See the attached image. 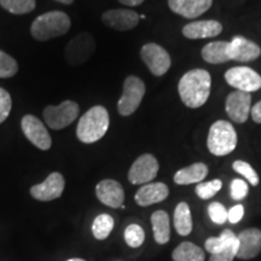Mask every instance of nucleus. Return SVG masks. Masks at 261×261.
<instances>
[{
	"mask_svg": "<svg viewBox=\"0 0 261 261\" xmlns=\"http://www.w3.org/2000/svg\"><path fill=\"white\" fill-rule=\"evenodd\" d=\"M244 215V207L242 204H237L234 207L231 208L230 211H227V220L231 224H237L238 221L243 218Z\"/></svg>",
	"mask_w": 261,
	"mask_h": 261,
	"instance_id": "nucleus-37",
	"label": "nucleus"
},
{
	"mask_svg": "<svg viewBox=\"0 0 261 261\" xmlns=\"http://www.w3.org/2000/svg\"><path fill=\"white\" fill-rule=\"evenodd\" d=\"M238 252L237 257L241 260H249L261 252V230L247 228L237 236Z\"/></svg>",
	"mask_w": 261,
	"mask_h": 261,
	"instance_id": "nucleus-16",
	"label": "nucleus"
},
{
	"mask_svg": "<svg viewBox=\"0 0 261 261\" xmlns=\"http://www.w3.org/2000/svg\"><path fill=\"white\" fill-rule=\"evenodd\" d=\"M140 57L146 64V67L149 68V70L156 76L166 74L171 68L172 61L168 52L154 42H149L142 47Z\"/></svg>",
	"mask_w": 261,
	"mask_h": 261,
	"instance_id": "nucleus-9",
	"label": "nucleus"
},
{
	"mask_svg": "<svg viewBox=\"0 0 261 261\" xmlns=\"http://www.w3.org/2000/svg\"><path fill=\"white\" fill-rule=\"evenodd\" d=\"M145 232L138 224H130L125 230V241L129 247L138 248L144 243Z\"/></svg>",
	"mask_w": 261,
	"mask_h": 261,
	"instance_id": "nucleus-29",
	"label": "nucleus"
},
{
	"mask_svg": "<svg viewBox=\"0 0 261 261\" xmlns=\"http://www.w3.org/2000/svg\"><path fill=\"white\" fill-rule=\"evenodd\" d=\"M80 108L73 100H64L60 106H48L44 109V120L52 129H62L70 126L79 116Z\"/></svg>",
	"mask_w": 261,
	"mask_h": 261,
	"instance_id": "nucleus-6",
	"label": "nucleus"
},
{
	"mask_svg": "<svg viewBox=\"0 0 261 261\" xmlns=\"http://www.w3.org/2000/svg\"><path fill=\"white\" fill-rule=\"evenodd\" d=\"M159 172V162L151 154L139 156L133 162L128 172V180L135 185L154 180Z\"/></svg>",
	"mask_w": 261,
	"mask_h": 261,
	"instance_id": "nucleus-11",
	"label": "nucleus"
},
{
	"mask_svg": "<svg viewBox=\"0 0 261 261\" xmlns=\"http://www.w3.org/2000/svg\"><path fill=\"white\" fill-rule=\"evenodd\" d=\"M114 228V219L109 214H99L92 224V233L97 240L103 241L108 238Z\"/></svg>",
	"mask_w": 261,
	"mask_h": 261,
	"instance_id": "nucleus-26",
	"label": "nucleus"
},
{
	"mask_svg": "<svg viewBox=\"0 0 261 261\" xmlns=\"http://www.w3.org/2000/svg\"><path fill=\"white\" fill-rule=\"evenodd\" d=\"M223 187V182L219 179H214V180L200 182L196 187V194L202 200H210L213 196L217 195V192L220 190Z\"/></svg>",
	"mask_w": 261,
	"mask_h": 261,
	"instance_id": "nucleus-31",
	"label": "nucleus"
},
{
	"mask_svg": "<svg viewBox=\"0 0 261 261\" xmlns=\"http://www.w3.org/2000/svg\"><path fill=\"white\" fill-rule=\"evenodd\" d=\"M174 227L180 236H188L192 231V218L190 207L185 202H180L175 207Z\"/></svg>",
	"mask_w": 261,
	"mask_h": 261,
	"instance_id": "nucleus-25",
	"label": "nucleus"
},
{
	"mask_svg": "<svg viewBox=\"0 0 261 261\" xmlns=\"http://www.w3.org/2000/svg\"><path fill=\"white\" fill-rule=\"evenodd\" d=\"M202 248L191 242H182L173 250L172 259L174 261H204Z\"/></svg>",
	"mask_w": 261,
	"mask_h": 261,
	"instance_id": "nucleus-24",
	"label": "nucleus"
},
{
	"mask_svg": "<svg viewBox=\"0 0 261 261\" xmlns=\"http://www.w3.org/2000/svg\"><path fill=\"white\" fill-rule=\"evenodd\" d=\"M168 195L169 189L167 185L163 182H150V184H144L137 191L135 200L140 207H148L165 201Z\"/></svg>",
	"mask_w": 261,
	"mask_h": 261,
	"instance_id": "nucleus-17",
	"label": "nucleus"
},
{
	"mask_svg": "<svg viewBox=\"0 0 261 261\" xmlns=\"http://www.w3.org/2000/svg\"><path fill=\"white\" fill-rule=\"evenodd\" d=\"M94 50H96V41L92 35L90 33H81L71 39L65 46V61L71 67H77L89 61Z\"/></svg>",
	"mask_w": 261,
	"mask_h": 261,
	"instance_id": "nucleus-7",
	"label": "nucleus"
},
{
	"mask_svg": "<svg viewBox=\"0 0 261 261\" xmlns=\"http://www.w3.org/2000/svg\"><path fill=\"white\" fill-rule=\"evenodd\" d=\"M71 25L69 16L62 11H50L38 16L32 23L33 38L39 41L62 37L69 32Z\"/></svg>",
	"mask_w": 261,
	"mask_h": 261,
	"instance_id": "nucleus-3",
	"label": "nucleus"
},
{
	"mask_svg": "<svg viewBox=\"0 0 261 261\" xmlns=\"http://www.w3.org/2000/svg\"><path fill=\"white\" fill-rule=\"evenodd\" d=\"M213 0H168L169 9L185 18H196L208 11Z\"/></svg>",
	"mask_w": 261,
	"mask_h": 261,
	"instance_id": "nucleus-18",
	"label": "nucleus"
},
{
	"mask_svg": "<svg viewBox=\"0 0 261 261\" xmlns=\"http://www.w3.org/2000/svg\"><path fill=\"white\" fill-rule=\"evenodd\" d=\"M234 237H236V234H234L232 231L225 230L223 231V233H221L219 237H211L205 241V244H204L205 250L210 252L211 254L219 253L220 250H223Z\"/></svg>",
	"mask_w": 261,
	"mask_h": 261,
	"instance_id": "nucleus-28",
	"label": "nucleus"
},
{
	"mask_svg": "<svg viewBox=\"0 0 261 261\" xmlns=\"http://www.w3.org/2000/svg\"><path fill=\"white\" fill-rule=\"evenodd\" d=\"M232 167L238 174L243 175L253 187H256V185L259 184V175H257V173L254 171V168L249 165V163L238 160V161L233 162Z\"/></svg>",
	"mask_w": 261,
	"mask_h": 261,
	"instance_id": "nucleus-32",
	"label": "nucleus"
},
{
	"mask_svg": "<svg viewBox=\"0 0 261 261\" xmlns=\"http://www.w3.org/2000/svg\"><path fill=\"white\" fill-rule=\"evenodd\" d=\"M56 2L62 3V4H65V5H69L74 2V0H56Z\"/></svg>",
	"mask_w": 261,
	"mask_h": 261,
	"instance_id": "nucleus-40",
	"label": "nucleus"
},
{
	"mask_svg": "<svg viewBox=\"0 0 261 261\" xmlns=\"http://www.w3.org/2000/svg\"><path fill=\"white\" fill-rule=\"evenodd\" d=\"M12 102L11 96L8 91L0 87V123H3L8 119L11 112Z\"/></svg>",
	"mask_w": 261,
	"mask_h": 261,
	"instance_id": "nucleus-35",
	"label": "nucleus"
},
{
	"mask_svg": "<svg viewBox=\"0 0 261 261\" xmlns=\"http://www.w3.org/2000/svg\"><path fill=\"white\" fill-rule=\"evenodd\" d=\"M248 195V184L242 179H233L231 182V196L234 201H241Z\"/></svg>",
	"mask_w": 261,
	"mask_h": 261,
	"instance_id": "nucleus-36",
	"label": "nucleus"
},
{
	"mask_svg": "<svg viewBox=\"0 0 261 261\" xmlns=\"http://www.w3.org/2000/svg\"><path fill=\"white\" fill-rule=\"evenodd\" d=\"M0 5L10 14L24 15L35 9V0H0Z\"/></svg>",
	"mask_w": 261,
	"mask_h": 261,
	"instance_id": "nucleus-27",
	"label": "nucleus"
},
{
	"mask_svg": "<svg viewBox=\"0 0 261 261\" xmlns=\"http://www.w3.org/2000/svg\"><path fill=\"white\" fill-rule=\"evenodd\" d=\"M67 261H86V260L79 259V257H74V259H69V260H67Z\"/></svg>",
	"mask_w": 261,
	"mask_h": 261,
	"instance_id": "nucleus-41",
	"label": "nucleus"
},
{
	"mask_svg": "<svg viewBox=\"0 0 261 261\" xmlns=\"http://www.w3.org/2000/svg\"><path fill=\"white\" fill-rule=\"evenodd\" d=\"M226 83L237 91L252 93L261 89V76L248 67L231 68L225 74Z\"/></svg>",
	"mask_w": 261,
	"mask_h": 261,
	"instance_id": "nucleus-8",
	"label": "nucleus"
},
{
	"mask_svg": "<svg viewBox=\"0 0 261 261\" xmlns=\"http://www.w3.org/2000/svg\"><path fill=\"white\" fill-rule=\"evenodd\" d=\"M238 252V240L237 236L224 248L219 253L212 254L210 261H233Z\"/></svg>",
	"mask_w": 261,
	"mask_h": 261,
	"instance_id": "nucleus-33",
	"label": "nucleus"
},
{
	"mask_svg": "<svg viewBox=\"0 0 261 261\" xmlns=\"http://www.w3.org/2000/svg\"><path fill=\"white\" fill-rule=\"evenodd\" d=\"M102 21L107 27L115 31L126 32L136 28L139 22V15L132 10H109L102 15Z\"/></svg>",
	"mask_w": 261,
	"mask_h": 261,
	"instance_id": "nucleus-14",
	"label": "nucleus"
},
{
	"mask_svg": "<svg viewBox=\"0 0 261 261\" xmlns=\"http://www.w3.org/2000/svg\"><path fill=\"white\" fill-rule=\"evenodd\" d=\"M64 177L58 172L51 173L41 184L31 188V195L35 200L47 202L60 198L64 191Z\"/></svg>",
	"mask_w": 261,
	"mask_h": 261,
	"instance_id": "nucleus-13",
	"label": "nucleus"
},
{
	"mask_svg": "<svg viewBox=\"0 0 261 261\" xmlns=\"http://www.w3.org/2000/svg\"><path fill=\"white\" fill-rule=\"evenodd\" d=\"M231 60L237 62H252L261 55L260 47L255 42L243 37H234L228 47Z\"/></svg>",
	"mask_w": 261,
	"mask_h": 261,
	"instance_id": "nucleus-19",
	"label": "nucleus"
},
{
	"mask_svg": "<svg viewBox=\"0 0 261 261\" xmlns=\"http://www.w3.org/2000/svg\"><path fill=\"white\" fill-rule=\"evenodd\" d=\"M228 47H230V42L227 41L210 42L202 48V57L205 62L212 64L225 63V62L231 61Z\"/></svg>",
	"mask_w": 261,
	"mask_h": 261,
	"instance_id": "nucleus-22",
	"label": "nucleus"
},
{
	"mask_svg": "<svg viewBox=\"0 0 261 261\" xmlns=\"http://www.w3.org/2000/svg\"><path fill=\"white\" fill-rule=\"evenodd\" d=\"M237 145V133L232 123L219 120L211 126L208 133V150L215 156H225L232 152Z\"/></svg>",
	"mask_w": 261,
	"mask_h": 261,
	"instance_id": "nucleus-4",
	"label": "nucleus"
},
{
	"mask_svg": "<svg viewBox=\"0 0 261 261\" xmlns=\"http://www.w3.org/2000/svg\"><path fill=\"white\" fill-rule=\"evenodd\" d=\"M18 71V63L6 52L0 50V77L8 79L15 76Z\"/></svg>",
	"mask_w": 261,
	"mask_h": 261,
	"instance_id": "nucleus-30",
	"label": "nucleus"
},
{
	"mask_svg": "<svg viewBox=\"0 0 261 261\" xmlns=\"http://www.w3.org/2000/svg\"><path fill=\"white\" fill-rule=\"evenodd\" d=\"M145 94V84L139 77L130 76L127 77L123 83L122 96L117 103V110L120 115L129 116L138 109Z\"/></svg>",
	"mask_w": 261,
	"mask_h": 261,
	"instance_id": "nucleus-5",
	"label": "nucleus"
},
{
	"mask_svg": "<svg viewBox=\"0 0 261 261\" xmlns=\"http://www.w3.org/2000/svg\"><path fill=\"white\" fill-rule=\"evenodd\" d=\"M120 3L123 5H127V6H138L142 4L144 0H119Z\"/></svg>",
	"mask_w": 261,
	"mask_h": 261,
	"instance_id": "nucleus-39",
	"label": "nucleus"
},
{
	"mask_svg": "<svg viewBox=\"0 0 261 261\" xmlns=\"http://www.w3.org/2000/svg\"><path fill=\"white\" fill-rule=\"evenodd\" d=\"M208 167L202 162L194 163L189 167L181 168L174 174V182L178 185H189L200 182L207 177Z\"/></svg>",
	"mask_w": 261,
	"mask_h": 261,
	"instance_id": "nucleus-21",
	"label": "nucleus"
},
{
	"mask_svg": "<svg viewBox=\"0 0 261 261\" xmlns=\"http://www.w3.org/2000/svg\"><path fill=\"white\" fill-rule=\"evenodd\" d=\"M208 214L212 221L218 225H223L227 221V210L219 202H213L208 207Z\"/></svg>",
	"mask_w": 261,
	"mask_h": 261,
	"instance_id": "nucleus-34",
	"label": "nucleus"
},
{
	"mask_svg": "<svg viewBox=\"0 0 261 261\" xmlns=\"http://www.w3.org/2000/svg\"><path fill=\"white\" fill-rule=\"evenodd\" d=\"M252 117L254 122L261 123V100L252 108Z\"/></svg>",
	"mask_w": 261,
	"mask_h": 261,
	"instance_id": "nucleus-38",
	"label": "nucleus"
},
{
	"mask_svg": "<svg viewBox=\"0 0 261 261\" xmlns=\"http://www.w3.org/2000/svg\"><path fill=\"white\" fill-rule=\"evenodd\" d=\"M151 225L154 238L159 244H166L171 238L169 217L165 211H156L151 215Z\"/></svg>",
	"mask_w": 261,
	"mask_h": 261,
	"instance_id": "nucleus-23",
	"label": "nucleus"
},
{
	"mask_svg": "<svg viewBox=\"0 0 261 261\" xmlns=\"http://www.w3.org/2000/svg\"><path fill=\"white\" fill-rule=\"evenodd\" d=\"M109 128V113L102 106L92 107L81 116L76 127V136L85 144H92L106 136Z\"/></svg>",
	"mask_w": 261,
	"mask_h": 261,
	"instance_id": "nucleus-2",
	"label": "nucleus"
},
{
	"mask_svg": "<svg viewBox=\"0 0 261 261\" xmlns=\"http://www.w3.org/2000/svg\"><path fill=\"white\" fill-rule=\"evenodd\" d=\"M96 195L103 204L112 208H121L125 201V191L122 185L113 179H104L98 182Z\"/></svg>",
	"mask_w": 261,
	"mask_h": 261,
	"instance_id": "nucleus-15",
	"label": "nucleus"
},
{
	"mask_svg": "<svg viewBox=\"0 0 261 261\" xmlns=\"http://www.w3.org/2000/svg\"><path fill=\"white\" fill-rule=\"evenodd\" d=\"M21 127L25 138L40 150H48L52 145V139L46 127L37 116L24 115L21 121Z\"/></svg>",
	"mask_w": 261,
	"mask_h": 261,
	"instance_id": "nucleus-10",
	"label": "nucleus"
},
{
	"mask_svg": "<svg viewBox=\"0 0 261 261\" xmlns=\"http://www.w3.org/2000/svg\"><path fill=\"white\" fill-rule=\"evenodd\" d=\"M211 74L204 69H194L181 76L178 84L179 96L182 103L196 109L207 102L211 94Z\"/></svg>",
	"mask_w": 261,
	"mask_h": 261,
	"instance_id": "nucleus-1",
	"label": "nucleus"
},
{
	"mask_svg": "<svg viewBox=\"0 0 261 261\" xmlns=\"http://www.w3.org/2000/svg\"><path fill=\"white\" fill-rule=\"evenodd\" d=\"M223 31V25L220 22L213 21H197L184 25L182 34L188 39H205L213 38L219 35Z\"/></svg>",
	"mask_w": 261,
	"mask_h": 261,
	"instance_id": "nucleus-20",
	"label": "nucleus"
},
{
	"mask_svg": "<svg viewBox=\"0 0 261 261\" xmlns=\"http://www.w3.org/2000/svg\"><path fill=\"white\" fill-rule=\"evenodd\" d=\"M252 106V94L243 91H234L226 98L225 109L233 122L244 123L248 120Z\"/></svg>",
	"mask_w": 261,
	"mask_h": 261,
	"instance_id": "nucleus-12",
	"label": "nucleus"
}]
</instances>
